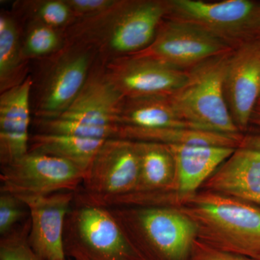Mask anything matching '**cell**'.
Returning <instances> with one entry per match:
<instances>
[{
	"label": "cell",
	"mask_w": 260,
	"mask_h": 260,
	"mask_svg": "<svg viewBox=\"0 0 260 260\" xmlns=\"http://www.w3.org/2000/svg\"><path fill=\"white\" fill-rule=\"evenodd\" d=\"M181 210L197 223L205 243L259 259L260 208L229 197L207 191L186 198Z\"/></svg>",
	"instance_id": "1"
},
{
	"label": "cell",
	"mask_w": 260,
	"mask_h": 260,
	"mask_svg": "<svg viewBox=\"0 0 260 260\" xmlns=\"http://www.w3.org/2000/svg\"><path fill=\"white\" fill-rule=\"evenodd\" d=\"M107 209L145 260H189L199 229L182 211L169 207Z\"/></svg>",
	"instance_id": "2"
},
{
	"label": "cell",
	"mask_w": 260,
	"mask_h": 260,
	"mask_svg": "<svg viewBox=\"0 0 260 260\" xmlns=\"http://www.w3.org/2000/svg\"><path fill=\"white\" fill-rule=\"evenodd\" d=\"M188 70L187 80L170 96L179 115L195 129L240 135L225 94V76L232 51Z\"/></svg>",
	"instance_id": "3"
},
{
	"label": "cell",
	"mask_w": 260,
	"mask_h": 260,
	"mask_svg": "<svg viewBox=\"0 0 260 260\" xmlns=\"http://www.w3.org/2000/svg\"><path fill=\"white\" fill-rule=\"evenodd\" d=\"M65 253L78 252L88 260H145L132 245L109 210L78 204L64 223Z\"/></svg>",
	"instance_id": "4"
},
{
	"label": "cell",
	"mask_w": 260,
	"mask_h": 260,
	"mask_svg": "<svg viewBox=\"0 0 260 260\" xmlns=\"http://www.w3.org/2000/svg\"><path fill=\"white\" fill-rule=\"evenodd\" d=\"M166 18L189 22L237 47L252 40L260 3L252 0H167Z\"/></svg>",
	"instance_id": "5"
},
{
	"label": "cell",
	"mask_w": 260,
	"mask_h": 260,
	"mask_svg": "<svg viewBox=\"0 0 260 260\" xmlns=\"http://www.w3.org/2000/svg\"><path fill=\"white\" fill-rule=\"evenodd\" d=\"M168 12L167 0L117 1L100 15L107 21L103 23L107 26L99 37L104 47L113 53L136 54L153 42Z\"/></svg>",
	"instance_id": "6"
},
{
	"label": "cell",
	"mask_w": 260,
	"mask_h": 260,
	"mask_svg": "<svg viewBox=\"0 0 260 260\" xmlns=\"http://www.w3.org/2000/svg\"><path fill=\"white\" fill-rule=\"evenodd\" d=\"M84 175L83 171L63 159L28 152L2 167L0 191L17 197L75 191L83 182Z\"/></svg>",
	"instance_id": "7"
},
{
	"label": "cell",
	"mask_w": 260,
	"mask_h": 260,
	"mask_svg": "<svg viewBox=\"0 0 260 260\" xmlns=\"http://www.w3.org/2000/svg\"><path fill=\"white\" fill-rule=\"evenodd\" d=\"M236 47L194 24L166 18L152 44L134 55L153 58L178 69L189 70Z\"/></svg>",
	"instance_id": "8"
},
{
	"label": "cell",
	"mask_w": 260,
	"mask_h": 260,
	"mask_svg": "<svg viewBox=\"0 0 260 260\" xmlns=\"http://www.w3.org/2000/svg\"><path fill=\"white\" fill-rule=\"evenodd\" d=\"M140 160L135 141L109 139L103 143L84 175L82 192L75 198L94 200L133 192L138 185Z\"/></svg>",
	"instance_id": "9"
},
{
	"label": "cell",
	"mask_w": 260,
	"mask_h": 260,
	"mask_svg": "<svg viewBox=\"0 0 260 260\" xmlns=\"http://www.w3.org/2000/svg\"><path fill=\"white\" fill-rule=\"evenodd\" d=\"M107 75L125 98L170 97L186 83L189 71L132 54L114 60Z\"/></svg>",
	"instance_id": "10"
},
{
	"label": "cell",
	"mask_w": 260,
	"mask_h": 260,
	"mask_svg": "<svg viewBox=\"0 0 260 260\" xmlns=\"http://www.w3.org/2000/svg\"><path fill=\"white\" fill-rule=\"evenodd\" d=\"M228 106L239 129L247 127L260 97V41L238 45L231 54L225 72Z\"/></svg>",
	"instance_id": "11"
},
{
	"label": "cell",
	"mask_w": 260,
	"mask_h": 260,
	"mask_svg": "<svg viewBox=\"0 0 260 260\" xmlns=\"http://www.w3.org/2000/svg\"><path fill=\"white\" fill-rule=\"evenodd\" d=\"M29 210L28 242L43 260H66L64 223L74 191H59L44 196L18 197Z\"/></svg>",
	"instance_id": "12"
},
{
	"label": "cell",
	"mask_w": 260,
	"mask_h": 260,
	"mask_svg": "<svg viewBox=\"0 0 260 260\" xmlns=\"http://www.w3.org/2000/svg\"><path fill=\"white\" fill-rule=\"evenodd\" d=\"M208 192L242 200L260 208V148L244 144L203 184Z\"/></svg>",
	"instance_id": "13"
},
{
	"label": "cell",
	"mask_w": 260,
	"mask_h": 260,
	"mask_svg": "<svg viewBox=\"0 0 260 260\" xmlns=\"http://www.w3.org/2000/svg\"><path fill=\"white\" fill-rule=\"evenodd\" d=\"M32 80L25 78L0 97V161L11 164L28 152L30 93Z\"/></svg>",
	"instance_id": "14"
},
{
	"label": "cell",
	"mask_w": 260,
	"mask_h": 260,
	"mask_svg": "<svg viewBox=\"0 0 260 260\" xmlns=\"http://www.w3.org/2000/svg\"><path fill=\"white\" fill-rule=\"evenodd\" d=\"M125 97L107 75L88 76L74 102L58 117L97 124L119 125Z\"/></svg>",
	"instance_id": "15"
},
{
	"label": "cell",
	"mask_w": 260,
	"mask_h": 260,
	"mask_svg": "<svg viewBox=\"0 0 260 260\" xmlns=\"http://www.w3.org/2000/svg\"><path fill=\"white\" fill-rule=\"evenodd\" d=\"M167 145L175 164L172 189L183 198L194 195L237 149L213 145Z\"/></svg>",
	"instance_id": "16"
},
{
	"label": "cell",
	"mask_w": 260,
	"mask_h": 260,
	"mask_svg": "<svg viewBox=\"0 0 260 260\" xmlns=\"http://www.w3.org/2000/svg\"><path fill=\"white\" fill-rule=\"evenodd\" d=\"M89 63L83 51L66 56L56 65L39 102L40 119L58 117L71 106L88 78Z\"/></svg>",
	"instance_id": "17"
},
{
	"label": "cell",
	"mask_w": 260,
	"mask_h": 260,
	"mask_svg": "<svg viewBox=\"0 0 260 260\" xmlns=\"http://www.w3.org/2000/svg\"><path fill=\"white\" fill-rule=\"evenodd\" d=\"M117 139L151 142L165 145H198L237 148L244 144L242 135H231L214 132L184 128L144 129L119 125Z\"/></svg>",
	"instance_id": "18"
},
{
	"label": "cell",
	"mask_w": 260,
	"mask_h": 260,
	"mask_svg": "<svg viewBox=\"0 0 260 260\" xmlns=\"http://www.w3.org/2000/svg\"><path fill=\"white\" fill-rule=\"evenodd\" d=\"M119 124L144 129H195L179 115L169 97L125 98Z\"/></svg>",
	"instance_id": "19"
},
{
	"label": "cell",
	"mask_w": 260,
	"mask_h": 260,
	"mask_svg": "<svg viewBox=\"0 0 260 260\" xmlns=\"http://www.w3.org/2000/svg\"><path fill=\"white\" fill-rule=\"evenodd\" d=\"M104 141L72 135L39 133L30 138L28 152L63 159L85 174Z\"/></svg>",
	"instance_id": "20"
},
{
	"label": "cell",
	"mask_w": 260,
	"mask_h": 260,
	"mask_svg": "<svg viewBox=\"0 0 260 260\" xmlns=\"http://www.w3.org/2000/svg\"><path fill=\"white\" fill-rule=\"evenodd\" d=\"M135 142L139 152L140 172L138 185L133 192L172 189L175 179V164L167 145L151 142Z\"/></svg>",
	"instance_id": "21"
},
{
	"label": "cell",
	"mask_w": 260,
	"mask_h": 260,
	"mask_svg": "<svg viewBox=\"0 0 260 260\" xmlns=\"http://www.w3.org/2000/svg\"><path fill=\"white\" fill-rule=\"evenodd\" d=\"M20 64V48L17 27L13 19L5 14L0 16V81L3 91L16 74Z\"/></svg>",
	"instance_id": "22"
},
{
	"label": "cell",
	"mask_w": 260,
	"mask_h": 260,
	"mask_svg": "<svg viewBox=\"0 0 260 260\" xmlns=\"http://www.w3.org/2000/svg\"><path fill=\"white\" fill-rule=\"evenodd\" d=\"M37 124L39 133L72 135L89 139H116L119 130V125H97L59 117L39 119Z\"/></svg>",
	"instance_id": "23"
},
{
	"label": "cell",
	"mask_w": 260,
	"mask_h": 260,
	"mask_svg": "<svg viewBox=\"0 0 260 260\" xmlns=\"http://www.w3.org/2000/svg\"><path fill=\"white\" fill-rule=\"evenodd\" d=\"M30 219L20 226L14 228L0 240V260H43L28 242Z\"/></svg>",
	"instance_id": "24"
},
{
	"label": "cell",
	"mask_w": 260,
	"mask_h": 260,
	"mask_svg": "<svg viewBox=\"0 0 260 260\" xmlns=\"http://www.w3.org/2000/svg\"><path fill=\"white\" fill-rule=\"evenodd\" d=\"M59 44V37L55 29L39 23L29 31L24 50L28 55L44 56L55 51Z\"/></svg>",
	"instance_id": "25"
},
{
	"label": "cell",
	"mask_w": 260,
	"mask_h": 260,
	"mask_svg": "<svg viewBox=\"0 0 260 260\" xmlns=\"http://www.w3.org/2000/svg\"><path fill=\"white\" fill-rule=\"evenodd\" d=\"M26 205L18 197L8 192L0 195V234L2 237L11 232L27 214L30 215Z\"/></svg>",
	"instance_id": "26"
},
{
	"label": "cell",
	"mask_w": 260,
	"mask_h": 260,
	"mask_svg": "<svg viewBox=\"0 0 260 260\" xmlns=\"http://www.w3.org/2000/svg\"><path fill=\"white\" fill-rule=\"evenodd\" d=\"M39 23L55 29L63 26L73 18L69 5L62 0H47L39 3L35 11Z\"/></svg>",
	"instance_id": "27"
},
{
	"label": "cell",
	"mask_w": 260,
	"mask_h": 260,
	"mask_svg": "<svg viewBox=\"0 0 260 260\" xmlns=\"http://www.w3.org/2000/svg\"><path fill=\"white\" fill-rule=\"evenodd\" d=\"M189 260H257L249 256L241 255L218 248L214 247L203 242H195Z\"/></svg>",
	"instance_id": "28"
},
{
	"label": "cell",
	"mask_w": 260,
	"mask_h": 260,
	"mask_svg": "<svg viewBox=\"0 0 260 260\" xmlns=\"http://www.w3.org/2000/svg\"><path fill=\"white\" fill-rule=\"evenodd\" d=\"M116 2L114 0H66L73 15L92 18L111 9Z\"/></svg>",
	"instance_id": "29"
},
{
	"label": "cell",
	"mask_w": 260,
	"mask_h": 260,
	"mask_svg": "<svg viewBox=\"0 0 260 260\" xmlns=\"http://www.w3.org/2000/svg\"><path fill=\"white\" fill-rule=\"evenodd\" d=\"M251 121H254L255 124L260 126V104H259L256 105L255 109H254Z\"/></svg>",
	"instance_id": "30"
},
{
	"label": "cell",
	"mask_w": 260,
	"mask_h": 260,
	"mask_svg": "<svg viewBox=\"0 0 260 260\" xmlns=\"http://www.w3.org/2000/svg\"><path fill=\"white\" fill-rule=\"evenodd\" d=\"M252 40L260 41V14L257 22H256L255 28H254V31H253Z\"/></svg>",
	"instance_id": "31"
},
{
	"label": "cell",
	"mask_w": 260,
	"mask_h": 260,
	"mask_svg": "<svg viewBox=\"0 0 260 260\" xmlns=\"http://www.w3.org/2000/svg\"><path fill=\"white\" fill-rule=\"evenodd\" d=\"M68 254V255L71 256V257H73V259L74 260H88L87 259L85 256L82 255V254H80L78 252H70Z\"/></svg>",
	"instance_id": "32"
},
{
	"label": "cell",
	"mask_w": 260,
	"mask_h": 260,
	"mask_svg": "<svg viewBox=\"0 0 260 260\" xmlns=\"http://www.w3.org/2000/svg\"><path fill=\"white\" fill-rule=\"evenodd\" d=\"M258 104H260V97H259V102H258Z\"/></svg>",
	"instance_id": "33"
},
{
	"label": "cell",
	"mask_w": 260,
	"mask_h": 260,
	"mask_svg": "<svg viewBox=\"0 0 260 260\" xmlns=\"http://www.w3.org/2000/svg\"><path fill=\"white\" fill-rule=\"evenodd\" d=\"M257 260H260V258H259V259H257Z\"/></svg>",
	"instance_id": "34"
}]
</instances>
